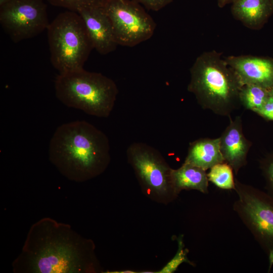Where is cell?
Returning a JSON list of instances; mask_svg holds the SVG:
<instances>
[{"label": "cell", "mask_w": 273, "mask_h": 273, "mask_svg": "<svg viewBox=\"0 0 273 273\" xmlns=\"http://www.w3.org/2000/svg\"><path fill=\"white\" fill-rule=\"evenodd\" d=\"M52 5L66 8L68 11L77 12L81 9L99 4L103 0H48Z\"/></svg>", "instance_id": "d6986e66"}, {"label": "cell", "mask_w": 273, "mask_h": 273, "mask_svg": "<svg viewBox=\"0 0 273 273\" xmlns=\"http://www.w3.org/2000/svg\"><path fill=\"white\" fill-rule=\"evenodd\" d=\"M172 178L176 193L184 190H195L203 194L208 193V179L206 170L184 163L176 169H172Z\"/></svg>", "instance_id": "9a60e30c"}, {"label": "cell", "mask_w": 273, "mask_h": 273, "mask_svg": "<svg viewBox=\"0 0 273 273\" xmlns=\"http://www.w3.org/2000/svg\"><path fill=\"white\" fill-rule=\"evenodd\" d=\"M231 4L234 17L251 29L261 27L273 13L271 0H234Z\"/></svg>", "instance_id": "4fadbf2b"}, {"label": "cell", "mask_w": 273, "mask_h": 273, "mask_svg": "<svg viewBox=\"0 0 273 273\" xmlns=\"http://www.w3.org/2000/svg\"><path fill=\"white\" fill-rule=\"evenodd\" d=\"M224 58L242 86L255 84L268 89L273 86V59L252 55Z\"/></svg>", "instance_id": "8fae6325"}, {"label": "cell", "mask_w": 273, "mask_h": 273, "mask_svg": "<svg viewBox=\"0 0 273 273\" xmlns=\"http://www.w3.org/2000/svg\"><path fill=\"white\" fill-rule=\"evenodd\" d=\"M219 138L220 151L224 161L237 174L247 164V156L251 145L243 134L240 116H237L234 120L231 119Z\"/></svg>", "instance_id": "7c38bea8"}, {"label": "cell", "mask_w": 273, "mask_h": 273, "mask_svg": "<svg viewBox=\"0 0 273 273\" xmlns=\"http://www.w3.org/2000/svg\"><path fill=\"white\" fill-rule=\"evenodd\" d=\"M271 1H272V3H273V0H271Z\"/></svg>", "instance_id": "d4e9b609"}, {"label": "cell", "mask_w": 273, "mask_h": 273, "mask_svg": "<svg viewBox=\"0 0 273 273\" xmlns=\"http://www.w3.org/2000/svg\"><path fill=\"white\" fill-rule=\"evenodd\" d=\"M10 0H0V6L6 3Z\"/></svg>", "instance_id": "cb8c5ba5"}, {"label": "cell", "mask_w": 273, "mask_h": 273, "mask_svg": "<svg viewBox=\"0 0 273 273\" xmlns=\"http://www.w3.org/2000/svg\"><path fill=\"white\" fill-rule=\"evenodd\" d=\"M143 5L147 9L158 11L164 8L172 2V0H134Z\"/></svg>", "instance_id": "44dd1931"}, {"label": "cell", "mask_w": 273, "mask_h": 273, "mask_svg": "<svg viewBox=\"0 0 273 273\" xmlns=\"http://www.w3.org/2000/svg\"><path fill=\"white\" fill-rule=\"evenodd\" d=\"M217 5L219 8H223L225 6L232 3L234 0H216Z\"/></svg>", "instance_id": "603a6c76"}, {"label": "cell", "mask_w": 273, "mask_h": 273, "mask_svg": "<svg viewBox=\"0 0 273 273\" xmlns=\"http://www.w3.org/2000/svg\"><path fill=\"white\" fill-rule=\"evenodd\" d=\"M0 23L15 43L32 38L50 24L42 0H10L0 6Z\"/></svg>", "instance_id": "9c48e42d"}, {"label": "cell", "mask_w": 273, "mask_h": 273, "mask_svg": "<svg viewBox=\"0 0 273 273\" xmlns=\"http://www.w3.org/2000/svg\"><path fill=\"white\" fill-rule=\"evenodd\" d=\"M255 112L266 119L273 120V100L269 97L264 104Z\"/></svg>", "instance_id": "7402d4cb"}, {"label": "cell", "mask_w": 273, "mask_h": 273, "mask_svg": "<svg viewBox=\"0 0 273 273\" xmlns=\"http://www.w3.org/2000/svg\"><path fill=\"white\" fill-rule=\"evenodd\" d=\"M263 170L266 179L267 193L273 196V158L263 164Z\"/></svg>", "instance_id": "ffe728a7"}, {"label": "cell", "mask_w": 273, "mask_h": 273, "mask_svg": "<svg viewBox=\"0 0 273 273\" xmlns=\"http://www.w3.org/2000/svg\"><path fill=\"white\" fill-rule=\"evenodd\" d=\"M235 180L238 199L234 210L266 254L270 272L273 266V196Z\"/></svg>", "instance_id": "52a82bcc"}, {"label": "cell", "mask_w": 273, "mask_h": 273, "mask_svg": "<svg viewBox=\"0 0 273 273\" xmlns=\"http://www.w3.org/2000/svg\"><path fill=\"white\" fill-rule=\"evenodd\" d=\"M225 162L220 149V138H201L190 144L184 163L205 170Z\"/></svg>", "instance_id": "5bb4252c"}, {"label": "cell", "mask_w": 273, "mask_h": 273, "mask_svg": "<svg viewBox=\"0 0 273 273\" xmlns=\"http://www.w3.org/2000/svg\"><path fill=\"white\" fill-rule=\"evenodd\" d=\"M55 89L57 98L65 105L103 118L112 112L118 94L112 79L84 68L59 74Z\"/></svg>", "instance_id": "277c9868"}, {"label": "cell", "mask_w": 273, "mask_h": 273, "mask_svg": "<svg viewBox=\"0 0 273 273\" xmlns=\"http://www.w3.org/2000/svg\"><path fill=\"white\" fill-rule=\"evenodd\" d=\"M239 98L241 105L255 112L268 99V89L255 84L244 85L240 89Z\"/></svg>", "instance_id": "2e32d148"}, {"label": "cell", "mask_w": 273, "mask_h": 273, "mask_svg": "<svg viewBox=\"0 0 273 273\" xmlns=\"http://www.w3.org/2000/svg\"><path fill=\"white\" fill-rule=\"evenodd\" d=\"M15 273H96L102 268L95 245L68 224L42 218L30 228L20 254L12 264Z\"/></svg>", "instance_id": "6da1fadb"}, {"label": "cell", "mask_w": 273, "mask_h": 273, "mask_svg": "<svg viewBox=\"0 0 273 273\" xmlns=\"http://www.w3.org/2000/svg\"><path fill=\"white\" fill-rule=\"evenodd\" d=\"M178 249L175 256L159 272H173L183 262L193 265L187 257L188 250L184 248L182 237L178 238Z\"/></svg>", "instance_id": "ac0fdd59"}, {"label": "cell", "mask_w": 273, "mask_h": 273, "mask_svg": "<svg viewBox=\"0 0 273 273\" xmlns=\"http://www.w3.org/2000/svg\"><path fill=\"white\" fill-rule=\"evenodd\" d=\"M107 136L85 121L59 126L49 144L50 162L70 180L81 183L103 173L111 160Z\"/></svg>", "instance_id": "7a4b0ae2"}, {"label": "cell", "mask_w": 273, "mask_h": 273, "mask_svg": "<svg viewBox=\"0 0 273 273\" xmlns=\"http://www.w3.org/2000/svg\"><path fill=\"white\" fill-rule=\"evenodd\" d=\"M190 75L188 90L203 109L230 117L239 108L242 86L221 53L212 50L200 54L190 69Z\"/></svg>", "instance_id": "3957f363"}, {"label": "cell", "mask_w": 273, "mask_h": 273, "mask_svg": "<svg viewBox=\"0 0 273 273\" xmlns=\"http://www.w3.org/2000/svg\"><path fill=\"white\" fill-rule=\"evenodd\" d=\"M102 7L111 21L118 45L133 47L153 36L155 22L134 0H103Z\"/></svg>", "instance_id": "ba28073f"}, {"label": "cell", "mask_w": 273, "mask_h": 273, "mask_svg": "<svg viewBox=\"0 0 273 273\" xmlns=\"http://www.w3.org/2000/svg\"><path fill=\"white\" fill-rule=\"evenodd\" d=\"M126 156L148 197L163 204L177 197L172 181V169L157 149L144 143L133 142L127 148Z\"/></svg>", "instance_id": "8992f818"}, {"label": "cell", "mask_w": 273, "mask_h": 273, "mask_svg": "<svg viewBox=\"0 0 273 273\" xmlns=\"http://www.w3.org/2000/svg\"><path fill=\"white\" fill-rule=\"evenodd\" d=\"M232 167L226 162L218 163L210 168L207 173L208 180L219 188L235 190V180Z\"/></svg>", "instance_id": "e0dca14e"}, {"label": "cell", "mask_w": 273, "mask_h": 273, "mask_svg": "<svg viewBox=\"0 0 273 273\" xmlns=\"http://www.w3.org/2000/svg\"><path fill=\"white\" fill-rule=\"evenodd\" d=\"M77 13L83 21L94 49L103 55L115 50L118 44L102 3L83 8Z\"/></svg>", "instance_id": "30bf717a"}, {"label": "cell", "mask_w": 273, "mask_h": 273, "mask_svg": "<svg viewBox=\"0 0 273 273\" xmlns=\"http://www.w3.org/2000/svg\"><path fill=\"white\" fill-rule=\"evenodd\" d=\"M47 30L51 62L59 74L83 69L94 48L79 14L71 11L59 14Z\"/></svg>", "instance_id": "5b68a950"}]
</instances>
